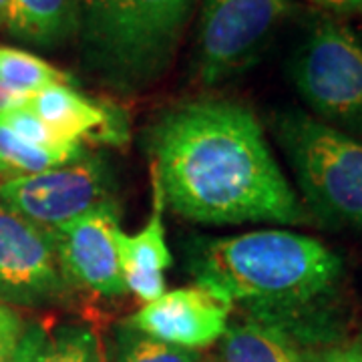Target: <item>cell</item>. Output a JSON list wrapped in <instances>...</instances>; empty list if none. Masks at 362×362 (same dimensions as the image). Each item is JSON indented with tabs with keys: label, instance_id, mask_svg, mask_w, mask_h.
I'll return each instance as SVG.
<instances>
[{
	"label": "cell",
	"instance_id": "11",
	"mask_svg": "<svg viewBox=\"0 0 362 362\" xmlns=\"http://www.w3.org/2000/svg\"><path fill=\"white\" fill-rule=\"evenodd\" d=\"M28 109L69 141L123 147L129 143V121L117 105L95 101L75 85H51L30 95Z\"/></svg>",
	"mask_w": 362,
	"mask_h": 362
},
{
	"label": "cell",
	"instance_id": "3",
	"mask_svg": "<svg viewBox=\"0 0 362 362\" xmlns=\"http://www.w3.org/2000/svg\"><path fill=\"white\" fill-rule=\"evenodd\" d=\"M197 0H81V63L117 93L147 89L165 75Z\"/></svg>",
	"mask_w": 362,
	"mask_h": 362
},
{
	"label": "cell",
	"instance_id": "26",
	"mask_svg": "<svg viewBox=\"0 0 362 362\" xmlns=\"http://www.w3.org/2000/svg\"><path fill=\"white\" fill-rule=\"evenodd\" d=\"M8 177H11V175H8V173H6V171H4V169L0 168V181L8 180Z\"/></svg>",
	"mask_w": 362,
	"mask_h": 362
},
{
	"label": "cell",
	"instance_id": "16",
	"mask_svg": "<svg viewBox=\"0 0 362 362\" xmlns=\"http://www.w3.org/2000/svg\"><path fill=\"white\" fill-rule=\"evenodd\" d=\"M0 85L30 97L51 85H75V78L33 52L0 45Z\"/></svg>",
	"mask_w": 362,
	"mask_h": 362
},
{
	"label": "cell",
	"instance_id": "19",
	"mask_svg": "<svg viewBox=\"0 0 362 362\" xmlns=\"http://www.w3.org/2000/svg\"><path fill=\"white\" fill-rule=\"evenodd\" d=\"M0 123H4L23 141L30 143L35 147H42V149H73V147L83 145L78 141H69V139L59 137L37 113L28 109V105L2 113Z\"/></svg>",
	"mask_w": 362,
	"mask_h": 362
},
{
	"label": "cell",
	"instance_id": "21",
	"mask_svg": "<svg viewBox=\"0 0 362 362\" xmlns=\"http://www.w3.org/2000/svg\"><path fill=\"white\" fill-rule=\"evenodd\" d=\"M310 362H362V350L358 346L349 349H328L316 354Z\"/></svg>",
	"mask_w": 362,
	"mask_h": 362
},
{
	"label": "cell",
	"instance_id": "6",
	"mask_svg": "<svg viewBox=\"0 0 362 362\" xmlns=\"http://www.w3.org/2000/svg\"><path fill=\"white\" fill-rule=\"evenodd\" d=\"M0 202L52 235L89 211L117 206V181L109 161L87 151L49 171L0 181Z\"/></svg>",
	"mask_w": 362,
	"mask_h": 362
},
{
	"label": "cell",
	"instance_id": "9",
	"mask_svg": "<svg viewBox=\"0 0 362 362\" xmlns=\"http://www.w3.org/2000/svg\"><path fill=\"white\" fill-rule=\"evenodd\" d=\"M119 206L99 207L52 233L59 264L71 284L107 298L127 292L115 232Z\"/></svg>",
	"mask_w": 362,
	"mask_h": 362
},
{
	"label": "cell",
	"instance_id": "28",
	"mask_svg": "<svg viewBox=\"0 0 362 362\" xmlns=\"http://www.w3.org/2000/svg\"><path fill=\"white\" fill-rule=\"evenodd\" d=\"M0 304H2V300H0Z\"/></svg>",
	"mask_w": 362,
	"mask_h": 362
},
{
	"label": "cell",
	"instance_id": "15",
	"mask_svg": "<svg viewBox=\"0 0 362 362\" xmlns=\"http://www.w3.org/2000/svg\"><path fill=\"white\" fill-rule=\"evenodd\" d=\"M221 338L223 362H304L284 330L256 318L228 326Z\"/></svg>",
	"mask_w": 362,
	"mask_h": 362
},
{
	"label": "cell",
	"instance_id": "12",
	"mask_svg": "<svg viewBox=\"0 0 362 362\" xmlns=\"http://www.w3.org/2000/svg\"><path fill=\"white\" fill-rule=\"evenodd\" d=\"M153 207L141 232L125 233L117 228L115 242L121 259V270L125 288L141 302H153L165 292V270L173 264L165 240V199L156 175H151Z\"/></svg>",
	"mask_w": 362,
	"mask_h": 362
},
{
	"label": "cell",
	"instance_id": "24",
	"mask_svg": "<svg viewBox=\"0 0 362 362\" xmlns=\"http://www.w3.org/2000/svg\"><path fill=\"white\" fill-rule=\"evenodd\" d=\"M11 13V0H0V26H6Z\"/></svg>",
	"mask_w": 362,
	"mask_h": 362
},
{
	"label": "cell",
	"instance_id": "5",
	"mask_svg": "<svg viewBox=\"0 0 362 362\" xmlns=\"http://www.w3.org/2000/svg\"><path fill=\"white\" fill-rule=\"evenodd\" d=\"M288 69L316 119L362 139V39L349 25L318 21Z\"/></svg>",
	"mask_w": 362,
	"mask_h": 362
},
{
	"label": "cell",
	"instance_id": "27",
	"mask_svg": "<svg viewBox=\"0 0 362 362\" xmlns=\"http://www.w3.org/2000/svg\"><path fill=\"white\" fill-rule=\"evenodd\" d=\"M354 346H358V349L362 350V334H361V338H358V342H356V344H354Z\"/></svg>",
	"mask_w": 362,
	"mask_h": 362
},
{
	"label": "cell",
	"instance_id": "18",
	"mask_svg": "<svg viewBox=\"0 0 362 362\" xmlns=\"http://www.w3.org/2000/svg\"><path fill=\"white\" fill-rule=\"evenodd\" d=\"M115 362H202L195 350L171 346L123 324L117 334Z\"/></svg>",
	"mask_w": 362,
	"mask_h": 362
},
{
	"label": "cell",
	"instance_id": "1",
	"mask_svg": "<svg viewBox=\"0 0 362 362\" xmlns=\"http://www.w3.org/2000/svg\"><path fill=\"white\" fill-rule=\"evenodd\" d=\"M145 147L165 206L181 218L211 226L314 221L246 105L228 99L175 105L147 129Z\"/></svg>",
	"mask_w": 362,
	"mask_h": 362
},
{
	"label": "cell",
	"instance_id": "23",
	"mask_svg": "<svg viewBox=\"0 0 362 362\" xmlns=\"http://www.w3.org/2000/svg\"><path fill=\"white\" fill-rule=\"evenodd\" d=\"M338 13L362 14V0H340Z\"/></svg>",
	"mask_w": 362,
	"mask_h": 362
},
{
	"label": "cell",
	"instance_id": "2",
	"mask_svg": "<svg viewBox=\"0 0 362 362\" xmlns=\"http://www.w3.org/2000/svg\"><path fill=\"white\" fill-rule=\"evenodd\" d=\"M187 270L195 284L230 306L246 304L256 320L278 326L298 344V338L322 334L318 308L337 290L342 258L304 233L256 230L195 238Z\"/></svg>",
	"mask_w": 362,
	"mask_h": 362
},
{
	"label": "cell",
	"instance_id": "10",
	"mask_svg": "<svg viewBox=\"0 0 362 362\" xmlns=\"http://www.w3.org/2000/svg\"><path fill=\"white\" fill-rule=\"evenodd\" d=\"M230 310L228 302L195 284L163 292L125 324L171 346L195 350L223 337Z\"/></svg>",
	"mask_w": 362,
	"mask_h": 362
},
{
	"label": "cell",
	"instance_id": "14",
	"mask_svg": "<svg viewBox=\"0 0 362 362\" xmlns=\"http://www.w3.org/2000/svg\"><path fill=\"white\" fill-rule=\"evenodd\" d=\"M13 362H105L97 334L81 324H65L47 332L26 326Z\"/></svg>",
	"mask_w": 362,
	"mask_h": 362
},
{
	"label": "cell",
	"instance_id": "4",
	"mask_svg": "<svg viewBox=\"0 0 362 362\" xmlns=\"http://www.w3.org/2000/svg\"><path fill=\"white\" fill-rule=\"evenodd\" d=\"M312 220L362 232V139L298 109L272 117Z\"/></svg>",
	"mask_w": 362,
	"mask_h": 362
},
{
	"label": "cell",
	"instance_id": "13",
	"mask_svg": "<svg viewBox=\"0 0 362 362\" xmlns=\"http://www.w3.org/2000/svg\"><path fill=\"white\" fill-rule=\"evenodd\" d=\"M81 0H11L6 28L14 39L40 49L77 37Z\"/></svg>",
	"mask_w": 362,
	"mask_h": 362
},
{
	"label": "cell",
	"instance_id": "8",
	"mask_svg": "<svg viewBox=\"0 0 362 362\" xmlns=\"http://www.w3.org/2000/svg\"><path fill=\"white\" fill-rule=\"evenodd\" d=\"M71 282L51 233L0 202V300L8 306L61 302Z\"/></svg>",
	"mask_w": 362,
	"mask_h": 362
},
{
	"label": "cell",
	"instance_id": "25",
	"mask_svg": "<svg viewBox=\"0 0 362 362\" xmlns=\"http://www.w3.org/2000/svg\"><path fill=\"white\" fill-rule=\"evenodd\" d=\"M310 2H316V4H320L324 8L334 11V13H338V6H340V0H310Z\"/></svg>",
	"mask_w": 362,
	"mask_h": 362
},
{
	"label": "cell",
	"instance_id": "7",
	"mask_svg": "<svg viewBox=\"0 0 362 362\" xmlns=\"http://www.w3.org/2000/svg\"><path fill=\"white\" fill-rule=\"evenodd\" d=\"M290 13V0H204L195 37V78L207 87L242 73Z\"/></svg>",
	"mask_w": 362,
	"mask_h": 362
},
{
	"label": "cell",
	"instance_id": "17",
	"mask_svg": "<svg viewBox=\"0 0 362 362\" xmlns=\"http://www.w3.org/2000/svg\"><path fill=\"white\" fill-rule=\"evenodd\" d=\"M85 145L73 149H42L16 137L4 123H0V168L11 177L14 175H35L49 169L65 165L85 156Z\"/></svg>",
	"mask_w": 362,
	"mask_h": 362
},
{
	"label": "cell",
	"instance_id": "20",
	"mask_svg": "<svg viewBox=\"0 0 362 362\" xmlns=\"http://www.w3.org/2000/svg\"><path fill=\"white\" fill-rule=\"evenodd\" d=\"M26 324L23 316L8 304H0V362H13L23 340Z\"/></svg>",
	"mask_w": 362,
	"mask_h": 362
},
{
	"label": "cell",
	"instance_id": "22",
	"mask_svg": "<svg viewBox=\"0 0 362 362\" xmlns=\"http://www.w3.org/2000/svg\"><path fill=\"white\" fill-rule=\"evenodd\" d=\"M28 99L26 95H21V93H14V90L6 89L0 85V115L6 113V111H13V109H18V107H25L28 105Z\"/></svg>",
	"mask_w": 362,
	"mask_h": 362
}]
</instances>
